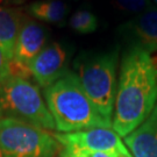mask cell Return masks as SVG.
<instances>
[{
    "label": "cell",
    "mask_w": 157,
    "mask_h": 157,
    "mask_svg": "<svg viewBox=\"0 0 157 157\" xmlns=\"http://www.w3.org/2000/svg\"><path fill=\"white\" fill-rule=\"evenodd\" d=\"M26 14L19 7L0 5V48L13 59L17 36Z\"/></svg>",
    "instance_id": "obj_11"
},
{
    "label": "cell",
    "mask_w": 157,
    "mask_h": 157,
    "mask_svg": "<svg viewBox=\"0 0 157 157\" xmlns=\"http://www.w3.org/2000/svg\"><path fill=\"white\" fill-rule=\"evenodd\" d=\"M119 48L84 51L73 61V72L101 115L112 122L117 92Z\"/></svg>",
    "instance_id": "obj_3"
},
{
    "label": "cell",
    "mask_w": 157,
    "mask_h": 157,
    "mask_svg": "<svg viewBox=\"0 0 157 157\" xmlns=\"http://www.w3.org/2000/svg\"><path fill=\"white\" fill-rule=\"evenodd\" d=\"M61 157H65V156H62V155H61Z\"/></svg>",
    "instance_id": "obj_21"
},
{
    "label": "cell",
    "mask_w": 157,
    "mask_h": 157,
    "mask_svg": "<svg viewBox=\"0 0 157 157\" xmlns=\"http://www.w3.org/2000/svg\"><path fill=\"white\" fill-rule=\"evenodd\" d=\"M69 27L73 32L78 34H91L94 33L99 27L98 17L90 8L83 7L76 11L69 19Z\"/></svg>",
    "instance_id": "obj_13"
},
{
    "label": "cell",
    "mask_w": 157,
    "mask_h": 157,
    "mask_svg": "<svg viewBox=\"0 0 157 157\" xmlns=\"http://www.w3.org/2000/svg\"><path fill=\"white\" fill-rule=\"evenodd\" d=\"M113 6L122 13L127 14H141L154 7L151 0H112Z\"/></svg>",
    "instance_id": "obj_14"
},
{
    "label": "cell",
    "mask_w": 157,
    "mask_h": 157,
    "mask_svg": "<svg viewBox=\"0 0 157 157\" xmlns=\"http://www.w3.org/2000/svg\"><path fill=\"white\" fill-rule=\"evenodd\" d=\"M54 136L63 147L112 152L120 157H133L124 144L121 136L111 128H92L75 133H59Z\"/></svg>",
    "instance_id": "obj_7"
},
{
    "label": "cell",
    "mask_w": 157,
    "mask_h": 157,
    "mask_svg": "<svg viewBox=\"0 0 157 157\" xmlns=\"http://www.w3.org/2000/svg\"><path fill=\"white\" fill-rule=\"evenodd\" d=\"M133 157H157V105L142 124L124 137Z\"/></svg>",
    "instance_id": "obj_10"
},
{
    "label": "cell",
    "mask_w": 157,
    "mask_h": 157,
    "mask_svg": "<svg viewBox=\"0 0 157 157\" xmlns=\"http://www.w3.org/2000/svg\"><path fill=\"white\" fill-rule=\"evenodd\" d=\"M59 142L45 129L17 119H0L4 157H54Z\"/></svg>",
    "instance_id": "obj_5"
},
{
    "label": "cell",
    "mask_w": 157,
    "mask_h": 157,
    "mask_svg": "<svg viewBox=\"0 0 157 157\" xmlns=\"http://www.w3.org/2000/svg\"><path fill=\"white\" fill-rule=\"evenodd\" d=\"M151 1H152V2H155V4L157 5V0H151Z\"/></svg>",
    "instance_id": "obj_20"
},
{
    "label": "cell",
    "mask_w": 157,
    "mask_h": 157,
    "mask_svg": "<svg viewBox=\"0 0 157 157\" xmlns=\"http://www.w3.org/2000/svg\"><path fill=\"white\" fill-rule=\"evenodd\" d=\"M45 104L55 127L62 133H75L92 128H111L112 122L101 115L73 71L45 87Z\"/></svg>",
    "instance_id": "obj_2"
},
{
    "label": "cell",
    "mask_w": 157,
    "mask_h": 157,
    "mask_svg": "<svg viewBox=\"0 0 157 157\" xmlns=\"http://www.w3.org/2000/svg\"><path fill=\"white\" fill-rule=\"evenodd\" d=\"M5 118L22 120L43 129H56L37 85L12 73L0 77V119Z\"/></svg>",
    "instance_id": "obj_4"
},
{
    "label": "cell",
    "mask_w": 157,
    "mask_h": 157,
    "mask_svg": "<svg viewBox=\"0 0 157 157\" xmlns=\"http://www.w3.org/2000/svg\"><path fill=\"white\" fill-rule=\"evenodd\" d=\"M0 157H4V155H2V151H1V148H0Z\"/></svg>",
    "instance_id": "obj_19"
},
{
    "label": "cell",
    "mask_w": 157,
    "mask_h": 157,
    "mask_svg": "<svg viewBox=\"0 0 157 157\" xmlns=\"http://www.w3.org/2000/svg\"><path fill=\"white\" fill-rule=\"evenodd\" d=\"M12 59L8 58V56L5 54V51L0 48V77L5 76L8 73V65Z\"/></svg>",
    "instance_id": "obj_16"
},
{
    "label": "cell",
    "mask_w": 157,
    "mask_h": 157,
    "mask_svg": "<svg viewBox=\"0 0 157 157\" xmlns=\"http://www.w3.org/2000/svg\"><path fill=\"white\" fill-rule=\"evenodd\" d=\"M14 0H0V5H13Z\"/></svg>",
    "instance_id": "obj_17"
},
{
    "label": "cell",
    "mask_w": 157,
    "mask_h": 157,
    "mask_svg": "<svg viewBox=\"0 0 157 157\" xmlns=\"http://www.w3.org/2000/svg\"><path fill=\"white\" fill-rule=\"evenodd\" d=\"M25 1H28V0H14V2H13V5H20V4H22Z\"/></svg>",
    "instance_id": "obj_18"
},
{
    "label": "cell",
    "mask_w": 157,
    "mask_h": 157,
    "mask_svg": "<svg viewBox=\"0 0 157 157\" xmlns=\"http://www.w3.org/2000/svg\"><path fill=\"white\" fill-rule=\"evenodd\" d=\"M120 37L129 47H135L147 52H157V7L135 15L118 28Z\"/></svg>",
    "instance_id": "obj_8"
},
{
    "label": "cell",
    "mask_w": 157,
    "mask_h": 157,
    "mask_svg": "<svg viewBox=\"0 0 157 157\" xmlns=\"http://www.w3.org/2000/svg\"><path fill=\"white\" fill-rule=\"evenodd\" d=\"M25 11L37 21L62 27L67 22L70 6L63 0H33L26 5Z\"/></svg>",
    "instance_id": "obj_12"
},
{
    "label": "cell",
    "mask_w": 157,
    "mask_h": 157,
    "mask_svg": "<svg viewBox=\"0 0 157 157\" xmlns=\"http://www.w3.org/2000/svg\"><path fill=\"white\" fill-rule=\"evenodd\" d=\"M72 47L67 42H50L29 64L32 78L41 87H48L69 71Z\"/></svg>",
    "instance_id": "obj_6"
},
{
    "label": "cell",
    "mask_w": 157,
    "mask_h": 157,
    "mask_svg": "<svg viewBox=\"0 0 157 157\" xmlns=\"http://www.w3.org/2000/svg\"><path fill=\"white\" fill-rule=\"evenodd\" d=\"M62 156L65 157H120L117 154L105 151H93L87 149H79L73 147H63Z\"/></svg>",
    "instance_id": "obj_15"
},
{
    "label": "cell",
    "mask_w": 157,
    "mask_h": 157,
    "mask_svg": "<svg viewBox=\"0 0 157 157\" xmlns=\"http://www.w3.org/2000/svg\"><path fill=\"white\" fill-rule=\"evenodd\" d=\"M157 70L150 54L129 47L124 52L117 84L112 127L121 137L134 132L156 106Z\"/></svg>",
    "instance_id": "obj_1"
},
{
    "label": "cell",
    "mask_w": 157,
    "mask_h": 157,
    "mask_svg": "<svg viewBox=\"0 0 157 157\" xmlns=\"http://www.w3.org/2000/svg\"><path fill=\"white\" fill-rule=\"evenodd\" d=\"M48 28L37 20L26 15L17 36L13 59L29 67L32 61L48 44Z\"/></svg>",
    "instance_id": "obj_9"
}]
</instances>
